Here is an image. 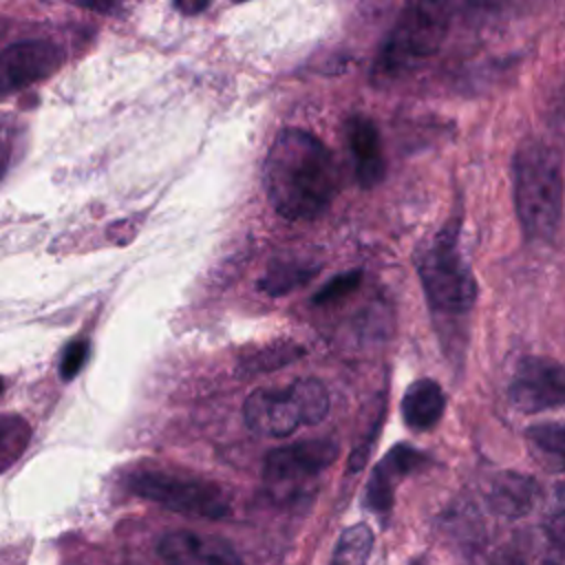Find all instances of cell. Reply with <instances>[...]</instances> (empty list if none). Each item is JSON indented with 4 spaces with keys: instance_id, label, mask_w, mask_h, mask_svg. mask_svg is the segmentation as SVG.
<instances>
[{
    "instance_id": "6da1fadb",
    "label": "cell",
    "mask_w": 565,
    "mask_h": 565,
    "mask_svg": "<svg viewBox=\"0 0 565 565\" xmlns=\"http://www.w3.org/2000/svg\"><path fill=\"white\" fill-rule=\"evenodd\" d=\"M263 181L274 210L289 221L324 214L338 192V168L329 148L302 128H285L271 143Z\"/></svg>"
},
{
    "instance_id": "7a4b0ae2",
    "label": "cell",
    "mask_w": 565,
    "mask_h": 565,
    "mask_svg": "<svg viewBox=\"0 0 565 565\" xmlns=\"http://www.w3.org/2000/svg\"><path fill=\"white\" fill-rule=\"evenodd\" d=\"M514 207L525 234L547 241L556 234L563 216V172L558 154L539 143H523L512 161Z\"/></svg>"
},
{
    "instance_id": "3957f363",
    "label": "cell",
    "mask_w": 565,
    "mask_h": 565,
    "mask_svg": "<svg viewBox=\"0 0 565 565\" xmlns=\"http://www.w3.org/2000/svg\"><path fill=\"white\" fill-rule=\"evenodd\" d=\"M417 274L433 309L459 316L477 300V280L459 252V230L444 227L433 241L419 247Z\"/></svg>"
},
{
    "instance_id": "277c9868",
    "label": "cell",
    "mask_w": 565,
    "mask_h": 565,
    "mask_svg": "<svg viewBox=\"0 0 565 565\" xmlns=\"http://www.w3.org/2000/svg\"><path fill=\"white\" fill-rule=\"evenodd\" d=\"M448 20L446 7L435 2L404 7L380 49L375 75L393 79L435 55L448 33Z\"/></svg>"
},
{
    "instance_id": "5b68a950",
    "label": "cell",
    "mask_w": 565,
    "mask_h": 565,
    "mask_svg": "<svg viewBox=\"0 0 565 565\" xmlns=\"http://www.w3.org/2000/svg\"><path fill=\"white\" fill-rule=\"evenodd\" d=\"M128 488L141 499L154 501L181 514L221 519L230 512L227 497L210 481L159 470H143L128 477Z\"/></svg>"
},
{
    "instance_id": "8992f818",
    "label": "cell",
    "mask_w": 565,
    "mask_h": 565,
    "mask_svg": "<svg viewBox=\"0 0 565 565\" xmlns=\"http://www.w3.org/2000/svg\"><path fill=\"white\" fill-rule=\"evenodd\" d=\"M510 402L523 413H541L565 404V366L539 355L523 358L510 382Z\"/></svg>"
},
{
    "instance_id": "52a82bcc",
    "label": "cell",
    "mask_w": 565,
    "mask_h": 565,
    "mask_svg": "<svg viewBox=\"0 0 565 565\" xmlns=\"http://www.w3.org/2000/svg\"><path fill=\"white\" fill-rule=\"evenodd\" d=\"M338 457V444L333 439H307L291 446L271 450L265 457L263 477L269 486L296 483L307 477H316Z\"/></svg>"
},
{
    "instance_id": "ba28073f",
    "label": "cell",
    "mask_w": 565,
    "mask_h": 565,
    "mask_svg": "<svg viewBox=\"0 0 565 565\" xmlns=\"http://www.w3.org/2000/svg\"><path fill=\"white\" fill-rule=\"evenodd\" d=\"M247 428L263 437H289L305 422L291 388H256L243 404Z\"/></svg>"
},
{
    "instance_id": "9c48e42d",
    "label": "cell",
    "mask_w": 565,
    "mask_h": 565,
    "mask_svg": "<svg viewBox=\"0 0 565 565\" xmlns=\"http://www.w3.org/2000/svg\"><path fill=\"white\" fill-rule=\"evenodd\" d=\"M60 64V51L51 42L29 40L0 51V95L24 88L46 77Z\"/></svg>"
},
{
    "instance_id": "30bf717a",
    "label": "cell",
    "mask_w": 565,
    "mask_h": 565,
    "mask_svg": "<svg viewBox=\"0 0 565 565\" xmlns=\"http://www.w3.org/2000/svg\"><path fill=\"white\" fill-rule=\"evenodd\" d=\"M163 565H245L238 552L221 536L177 530L159 541Z\"/></svg>"
},
{
    "instance_id": "8fae6325",
    "label": "cell",
    "mask_w": 565,
    "mask_h": 565,
    "mask_svg": "<svg viewBox=\"0 0 565 565\" xmlns=\"http://www.w3.org/2000/svg\"><path fill=\"white\" fill-rule=\"evenodd\" d=\"M424 463H426L424 452H419L406 444L393 446L388 450V455L375 466V470L366 483V505L373 512L384 516L393 505L395 483Z\"/></svg>"
},
{
    "instance_id": "7c38bea8",
    "label": "cell",
    "mask_w": 565,
    "mask_h": 565,
    "mask_svg": "<svg viewBox=\"0 0 565 565\" xmlns=\"http://www.w3.org/2000/svg\"><path fill=\"white\" fill-rule=\"evenodd\" d=\"M347 141L353 154L355 177L362 188L377 185L386 174V159L382 150V139L375 124L369 117L355 115L347 121Z\"/></svg>"
},
{
    "instance_id": "4fadbf2b",
    "label": "cell",
    "mask_w": 565,
    "mask_h": 565,
    "mask_svg": "<svg viewBox=\"0 0 565 565\" xmlns=\"http://www.w3.org/2000/svg\"><path fill=\"white\" fill-rule=\"evenodd\" d=\"M444 408H446V395L441 386L428 377L415 380L402 397L404 424L415 433L430 430L441 419Z\"/></svg>"
},
{
    "instance_id": "5bb4252c",
    "label": "cell",
    "mask_w": 565,
    "mask_h": 565,
    "mask_svg": "<svg viewBox=\"0 0 565 565\" xmlns=\"http://www.w3.org/2000/svg\"><path fill=\"white\" fill-rule=\"evenodd\" d=\"M539 497V486L534 479L519 472H501L494 477L488 503L490 508L508 519H519L527 514Z\"/></svg>"
},
{
    "instance_id": "9a60e30c",
    "label": "cell",
    "mask_w": 565,
    "mask_h": 565,
    "mask_svg": "<svg viewBox=\"0 0 565 565\" xmlns=\"http://www.w3.org/2000/svg\"><path fill=\"white\" fill-rule=\"evenodd\" d=\"M525 439L534 457L547 470H565V424L547 422L530 426Z\"/></svg>"
},
{
    "instance_id": "2e32d148",
    "label": "cell",
    "mask_w": 565,
    "mask_h": 565,
    "mask_svg": "<svg viewBox=\"0 0 565 565\" xmlns=\"http://www.w3.org/2000/svg\"><path fill=\"white\" fill-rule=\"evenodd\" d=\"M298 406H300V413H302V422L307 426H313V424H320L327 413H329V393L324 388L322 382L313 380V377H302V380H296L294 384H289Z\"/></svg>"
},
{
    "instance_id": "e0dca14e",
    "label": "cell",
    "mask_w": 565,
    "mask_h": 565,
    "mask_svg": "<svg viewBox=\"0 0 565 565\" xmlns=\"http://www.w3.org/2000/svg\"><path fill=\"white\" fill-rule=\"evenodd\" d=\"M373 547V532L369 525L358 523L347 527L333 550L331 565H366Z\"/></svg>"
},
{
    "instance_id": "ac0fdd59",
    "label": "cell",
    "mask_w": 565,
    "mask_h": 565,
    "mask_svg": "<svg viewBox=\"0 0 565 565\" xmlns=\"http://www.w3.org/2000/svg\"><path fill=\"white\" fill-rule=\"evenodd\" d=\"M311 276V271L309 269H302L300 265H291V267H280V265H276V267H271L269 271H267V276L260 280V289L265 291V294H269V296H280V294H285V291H289L291 287H296V285H300L302 280H307Z\"/></svg>"
},
{
    "instance_id": "d6986e66",
    "label": "cell",
    "mask_w": 565,
    "mask_h": 565,
    "mask_svg": "<svg viewBox=\"0 0 565 565\" xmlns=\"http://www.w3.org/2000/svg\"><path fill=\"white\" fill-rule=\"evenodd\" d=\"M360 278H362L360 271H347V274L335 276L333 280H329V282L313 296V302H316V305H327V302H335V300L349 296L351 291L358 289Z\"/></svg>"
},
{
    "instance_id": "ffe728a7",
    "label": "cell",
    "mask_w": 565,
    "mask_h": 565,
    "mask_svg": "<svg viewBox=\"0 0 565 565\" xmlns=\"http://www.w3.org/2000/svg\"><path fill=\"white\" fill-rule=\"evenodd\" d=\"M88 358V342L86 340H73L64 347L62 360H60V377L62 380H73L82 366L86 364Z\"/></svg>"
},
{
    "instance_id": "44dd1931",
    "label": "cell",
    "mask_w": 565,
    "mask_h": 565,
    "mask_svg": "<svg viewBox=\"0 0 565 565\" xmlns=\"http://www.w3.org/2000/svg\"><path fill=\"white\" fill-rule=\"evenodd\" d=\"M547 536L556 547V552L565 558V510L552 516V521L547 523Z\"/></svg>"
},
{
    "instance_id": "7402d4cb",
    "label": "cell",
    "mask_w": 565,
    "mask_h": 565,
    "mask_svg": "<svg viewBox=\"0 0 565 565\" xmlns=\"http://www.w3.org/2000/svg\"><path fill=\"white\" fill-rule=\"evenodd\" d=\"M207 7V2H174V9L183 11V13H199Z\"/></svg>"
},
{
    "instance_id": "603a6c76",
    "label": "cell",
    "mask_w": 565,
    "mask_h": 565,
    "mask_svg": "<svg viewBox=\"0 0 565 565\" xmlns=\"http://www.w3.org/2000/svg\"><path fill=\"white\" fill-rule=\"evenodd\" d=\"M494 565H525V563L519 556H514V554H505V556H499L494 561Z\"/></svg>"
},
{
    "instance_id": "cb8c5ba5",
    "label": "cell",
    "mask_w": 565,
    "mask_h": 565,
    "mask_svg": "<svg viewBox=\"0 0 565 565\" xmlns=\"http://www.w3.org/2000/svg\"><path fill=\"white\" fill-rule=\"evenodd\" d=\"M2 437H4V424L0 422V444H2Z\"/></svg>"
},
{
    "instance_id": "d4e9b609",
    "label": "cell",
    "mask_w": 565,
    "mask_h": 565,
    "mask_svg": "<svg viewBox=\"0 0 565 565\" xmlns=\"http://www.w3.org/2000/svg\"><path fill=\"white\" fill-rule=\"evenodd\" d=\"M0 393H2V377H0Z\"/></svg>"
},
{
    "instance_id": "484cf974",
    "label": "cell",
    "mask_w": 565,
    "mask_h": 565,
    "mask_svg": "<svg viewBox=\"0 0 565 565\" xmlns=\"http://www.w3.org/2000/svg\"><path fill=\"white\" fill-rule=\"evenodd\" d=\"M545 565H556V563H545Z\"/></svg>"
}]
</instances>
